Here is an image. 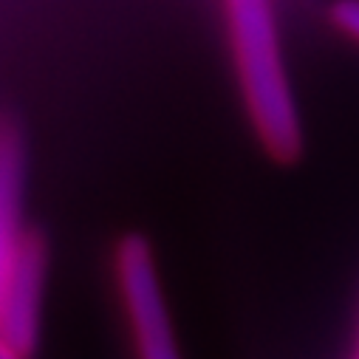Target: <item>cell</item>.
<instances>
[{
    "label": "cell",
    "instance_id": "obj_1",
    "mask_svg": "<svg viewBox=\"0 0 359 359\" xmlns=\"http://www.w3.org/2000/svg\"><path fill=\"white\" fill-rule=\"evenodd\" d=\"M235 62L243 97L266 150L280 161L300 153V125L280 62L275 18L269 0H226Z\"/></svg>",
    "mask_w": 359,
    "mask_h": 359
},
{
    "label": "cell",
    "instance_id": "obj_2",
    "mask_svg": "<svg viewBox=\"0 0 359 359\" xmlns=\"http://www.w3.org/2000/svg\"><path fill=\"white\" fill-rule=\"evenodd\" d=\"M46 283V246L32 229L0 246V328L4 351L29 359L40 339V306Z\"/></svg>",
    "mask_w": 359,
    "mask_h": 359
},
{
    "label": "cell",
    "instance_id": "obj_3",
    "mask_svg": "<svg viewBox=\"0 0 359 359\" xmlns=\"http://www.w3.org/2000/svg\"><path fill=\"white\" fill-rule=\"evenodd\" d=\"M116 272L139 359H182L150 246L139 235L122 241L116 255Z\"/></svg>",
    "mask_w": 359,
    "mask_h": 359
},
{
    "label": "cell",
    "instance_id": "obj_4",
    "mask_svg": "<svg viewBox=\"0 0 359 359\" xmlns=\"http://www.w3.org/2000/svg\"><path fill=\"white\" fill-rule=\"evenodd\" d=\"M331 18L342 32L359 40V0H339L331 9Z\"/></svg>",
    "mask_w": 359,
    "mask_h": 359
},
{
    "label": "cell",
    "instance_id": "obj_5",
    "mask_svg": "<svg viewBox=\"0 0 359 359\" xmlns=\"http://www.w3.org/2000/svg\"><path fill=\"white\" fill-rule=\"evenodd\" d=\"M4 359H20V356H15V353H9V351H4Z\"/></svg>",
    "mask_w": 359,
    "mask_h": 359
}]
</instances>
